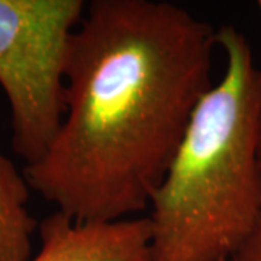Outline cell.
<instances>
[{
    "mask_svg": "<svg viewBox=\"0 0 261 261\" xmlns=\"http://www.w3.org/2000/svg\"><path fill=\"white\" fill-rule=\"evenodd\" d=\"M216 31L157 0H93L65 67V115L47 154L23 168L29 187L77 222L148 209L214 86Z\"/></svg>",
    "mask_w": 261,
    "mask_h": 261,
    "instance_id": "6da1fadb",
    "label": "cell"
},
{
    "mask_svg": "<svg viewBox=\"0 0 261 261\" xmlns=\"http://www.w3.org/2000/svg\"><path fill=\"white\" fill-rule=\"evenodd\" d=\"M216 45L224 75L149 200L151 261H226L261 215V68L233 25L216 29Z\"/></svg>",
    "mask_w": 261,
    "mask_h": 261,
    "instance_id": "7a4b0ae2",
    "label": "cell"
},
{
    "mask_svg": "<svg viewBox=\"0 0 261 261\" xmlns=\"http://www.w3.org/2000/svg\"><path fill=\"white\" fill-rule=\"evenodd\" d=\"M83 0H0V87L8 97L12 149L25 166L47 154L65 115L70 42Z\"/></svg>",
    "mask_w": 261,
    "mask_h": 261,
    "instance_id": "3957f363",
    "label": "cell"
},
{
    "mask_svg": "<svg viewBox=\"0 0 261 261\" xmlns=\"http://www.w3.org/2000/svg\"><path fill=\"white\" fill-rule=\"evenodd\" d=\"M38 229L41 248L29 261H151L147 216L77 222L56 211Z\"/></svg>",
    "mask_w": 261,
    "mask_h": 261,
    "instance_id": "277c9868",
    "label": "cell"
},
{
    "mask_svg": "<svg viewBox=\"0 0 261 261\" xmlns=\"http://www.w3.org/2000/svg\"><path fill=\"white\" fill-rule=\"evenodd\" d=\"M29 192L23 171L0 154V261L31 260V238L39 225L27 209Z\"/></svg>",
    "mask_w": 261,
    "mask_h": 261,
    "instance_id": "5b68a950",
    "label": "cell"
},
{
    "mask_svg": "<svg viewBox=\"0 0 261 261\" xmlns=\"http://www.w3.org/2000/svg\"><path fill=\"white\" fill-rule=\"evenodd\" d=\"M226 261H261V215L250 235Z\"/></svg>",
    "mask_w": 261,
    "mask_h": 261,
    "instance_id": "8992f818",
    "label": "cell"
},
{
    "mask_svg": "<svg viewBox=\"0 0 261 261\" xmlns=\"http://www.w3.org/2000/svg\"><path fill=\"white\" fill-rule=\"evenodd\" d=\"M257 9H258V12H260V18H261V0L257 2Z\"/></svg>",
    "mask_w": 261,
    "mask_h": 261,
    "instance_id": "52a82bcc",
    "label": "cell"
},
{
    "mask_svg": "<svg viewBox=\"0 0 261 261\" xmlns=\"http://www.w3.org/2000/svg\"><path fill=\"white\" fill-rule=\"evenodd\" d=\"M260 164H261V149H260Z\"/></svg>",
    "mask_w": 261,
    "mask_h": 261,
    "instance_id": "ba28073f",
    "label": "cell"
}]
</instances>
